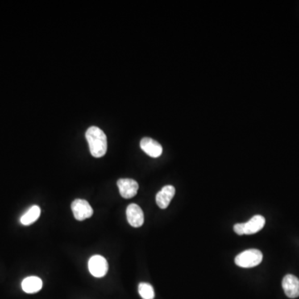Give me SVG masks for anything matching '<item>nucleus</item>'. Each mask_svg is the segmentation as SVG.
Wrapping results in <instances>:
<instances>
[{
  "instance_id": "obj_9",
  "label": "nucleus",
  "mask_w": 299,
  "mask_h": 299,
  "mask_svg": "<svg viewBox=\"0 0 299 299\" xmlns=\"http://www.w3.org/2000/svg\"><path fill=\"white\" fill-rule=\"evenodd\" d=\"M175 194L176 189L173 185H166L163 187L155 197L158 206L162 209H167L169 206L171 200L175 196Z\"/></svg>"
},
{
  "instance_id": "obj_7",
  "label": "nucleus",
  "mask_w": 299,
  "mask_h": 299,
  "mask_svg": "<svg viewBox=\"0 0 299 299\" xmlns=\"http://www.w3.org/2000/svg\"><path fill=\"white\" fill-rule=\"evenodd\" d=\"M285 294L290 298L299 297V279L292 275H286L282 282Z\"/></svg>"
},
{
  "instance_id": "obj_1",
  "label": "nucleus",
  "mask_w": 299,
  "mask_h": 299,
  "mask_svg": "<svg viewBox=\"0 0 299 299\" xmlns=\"http://www.w3.org/2000/svg\"><path fill=\"white\" fill-rule=\"evenodd\" d=\"M86 139L92 156L96 158L102 157L107 151V139L106 135L97 126H91L86 131Z\"/></svg>"
},
{
  "instance_id": "obj_10",
  "label": "nucleus",
  "mask_w": 299,
  "mask_h": 299,
  "mask_svg": "<svg viewBox=\"0 0 299 299\" xmlns=\"http://www.w3.org/2000/svg\"><path fill=\"white\" fill-rule=\"evenodd\" d=\"M243 235L256 234L260 231L265 225V219L262 215H255L247 223H243Z\"/></svg>"
},
{
  "instance_id": "obj_12",
  "label": "nucleus",
  "mask_w": 299,
  "mask_h": 299,
  "mask_svg": "<svg viewBox=\"0 0 299 299\" xmlns=\"http://www.w3.org/2000/svg\"><path fill=\"white\" fill-rule=\"evenodd\" d=\"M41 214L40 208L38 205L32 206L20 219V222L23 225H30L39 218Z\"/></svg>"
},
{
  "instance_id": "obj_8",
  "label": "nucleus",
  "mask_w": 299,
  "mask_h": 299,
  "mask_svg": "<svg viewBox=\"0 0 299 299\" xmlns=\"http://www.w3.org/2000/svg\"><path fill=\"white\" fill-rule=\"evenodd\" d=\"M141 148L145 153L150 155L151 157L157 158L160 156L163 151L161 145L155 140L150 138H144L141 141Z\"/></svg>"
},
{
  "instance_id": "obj_13",
  "label": "nucleus",
  "mask_w": 299,
  "mask_h": 299,
  "mask_svg": "<svg viewBox=\"0 0 299 299\" xmlns=\"http://www.w3.org/2000/svg\"><path fill=\"white\" fill-rule=\"evenodd\" d=\"M138 292L143 299H154L155 297L153 287L147 283H141L138 286Z\"/></svg>"
},
{
  "instance_id": "obj_3",
  "label": "nucleus",
  "mask_w": 299,
  "mask_h": 299,
  "mask_svg": "<svg viewBox=\"0 0 299 299\" xmlns=\"http://www.w3.org/2000/svg\"><path fill=\"white\" fill-rule=\"evenodd\" d=\"M72 213L77 221H83L86 219L90 218L93 214V209L90 204L85 200L77 199L72 203L71 205Z\"/></svg>"
},
{
  "instance_id": "obj_6",
  "label": "nucleus",
  "mask_w": 299,
  "mask_h": 299,
  "mask_svg": "<svg viewBox=\"0 0 299 299\" xmlns=\"http://www.w3.org/2000/svg\"><path fill=\"white\" fill-rule=\"evenodd\" d=\"M127 221L132 227L139 228L144 224V213L137 204H130L126 209Z\"/></svg>"
},
{
  "instance_id": "obj_4",
  "label": "nucleus",
  "mask_w": 299,
  "mask_h": 299,
  "mask_svg": "<svg viewBox=\"0 0 299 299\" xmlns=\"http://www.w3.org/2000/svg\"><path fill=\"white\" fill-rule=\"evenodd\" d=\"M88 268L92 276L95 278H102L107 274V261L101 255H94L89 259Z\"/></svg>"
},
{
  "instance_id": "obj_2",
  "label": "nucleus",
  "mask_w": 299,
  "mask_h": 299,
  "mask_svg": "<svg viewBox=\"0 0 299 299\" xmlns=\"http://www.w3.org/2000/svg\"><path fill=\"white\" fill-rule=\"evenodd\" d=\"M263 260V254L258 250H248L238 254L235 263L241 268H253L259 265Z\"/></svg>"
},
{
  "instance_id": "obj_11",
  "label": "nucleus",
  "mask_w": 299,
  "mask_h": 299,
  "mask_svg": "<svg viewBox=\"0 0 299 299\" xmlns=\"http://www.w3.org/2000/svg\"><path fill=\"white\" fill-rule=\"evenodd\" d=\"M43 288V281L39 277H28L22 282V288L27 293H36Z\"/></svg>"
},
{
  "instance_id": "obj_5",
  "label": "nucleus",
  "mask_w": 299,
  "mask_h": 299,
  "mask_svg": "<svg viewBox=\"0 0 299 299\" xmlns=\"http://www.w3.org/2000/svg\"><path fill=\"white\" fill-rule=\"evenodd\" d=\"M117 186L121 196L125 199H130L138 194L139 184L132 179H120L117 181Z\"/></svg>"
}]
</instances>
